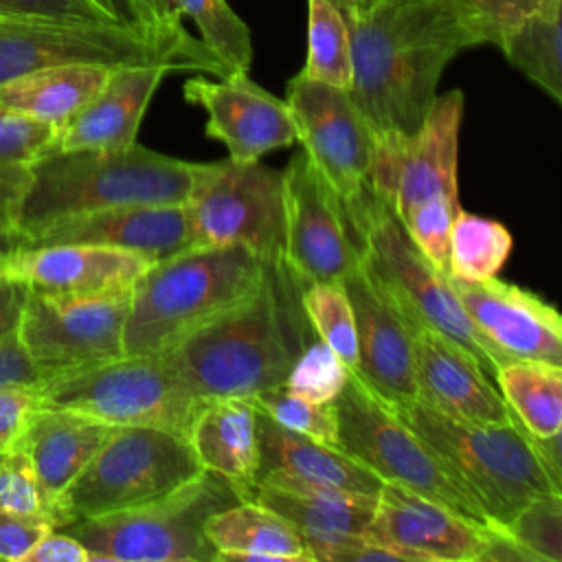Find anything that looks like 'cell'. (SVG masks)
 Listing matches in <instances>:
<instances>
[{
  "instance_id": "f6af8a7d",
  "label": "cell",
  "mask_w": 562,
  "mask_h": 562,
  "mask_svg": "<svg viewBox=\"0 0 562 562\" xmlns=\"http://www.w3.org/2000/svg\"><path fill=\"white\" fill-rule=\"evenodd\" d=\"M50 520L40 516H24L0 509V560L2 562H24L37 540L48 533Z\"/></svg>"
},
{
  "instance_id": "f1b7e54d",
  "label": "cell",
  "mask_w": 562,
  "mask_h": 562,
  "mask_svg": "<svg viewBox=\"0 0 562 562\" xmlns=\"http://www.w3.org/2000/svg\"><path fill=\"white\" fill-rule=\"evenodd\" d=\"M204 533L217 560L312 562L299 531L283 516L250 498L215 512L206 520Z\"/></svg>"
},
{
  "instance_id": "9a60e30c",
  "label": "cell",
  "mask_w": 562,
  "mask_h": 562,
  "mask_svg": "<svg viewBox=\"0 0 562 562\" xmlns=\"http://www.w3.org/2000/svg\"><path fill=\"white\" fill-rule=\"evenodd\" d=\"M463 90L437 92L415 132L375 143L371 189L402 220L426 200L459 202V134Z\"/></svg>"
},
{
  "instance_id": "f546056e",
  "label": "cell",
  "mask_w": 562,
  "mask_h": 562,
  "mask_svg": "<svg viewBox=\"0 0 562 562\" xmlns=\"http://www.w3.org/2000/svg\"><path fill=\"white\" fill-rule=\"evenodd\" d=\"M110 70L97 64H68L13 77L0 83V110L59 130L99 92Z\"/></svg>"
},
{
  "instance_id": "ac0fdd59",
  "label": "cell",
  "mask_w": 562,
  "mask_h": 562,
  "mask_svg": "<svg viewBox=\"0 0 562 562\" xmlns=\"http://www.w3.org/2000/svg\"><path fill=\"white\" fill-rule=\"evenodd\" d=\"M182 94L204 110L206 136L220 140L233 162H255L296 143L285 101L255 83L248 72L217 79L191 77Z\"/></svg>"
},
{
  "instance_id": "11a10c76",
  "label": "cell",
  "mask_w": 562,
  "mask_h": 562,
  "mask_svg": "<svg viewBox=\"0 0 562 562\" xmlns=\"http://www.w3.org/2000/svg\"><path fill=\"white\" fill-rule=\"evenodd\" d=\"M329 2H334V4L345 13V18H349V15L369 11L371 7H375V4L382 2V0H329Z\"/></svg>"
},
{
  "instance_id": "7dc6e473",
  "label": "cell",
  "mask_w": 562,
  "mask_h": 562,
  "mask_svg": "<svg viewBox=\"0 0 562 562\" xmlns=\"http://www.w3.org/2000/svg\"><path fill=\"white\" fill-rule=\"evenodd\" d=\"M44 382V375L31 360L29 351L24 349L18 329L9 331L0 338V386H40Z\"/></svg>"
},
{
  "instance_id": "603a6c76",
  "label": "cell",
  "mask_w": 562,
  "mask_h": 562,
  "mask_svg": "<svg viewBox=\"0 0 562 562\" xmlns=\"http://www.w3.org/2000/svg\"><path fill=\"white\" fill-rule=\"evenodd\" d=\"M97 244L158 261L189 248L184 204H140L92 211L59 220L29 244Z\"/></svg>"
},
{
  "instance_id": "3957f363",
  "label": "cell",
  "mask_w": 562,
  "mask_h": 562,
  "mask_svg": "<svg viewBox=\"0 0 562 562\" xmlns=\"http://www.w3.org/2000/svg\"><path fill=\"white\" fill-rule=\"evenodd\" d=\"M202 169L204 162L138 143L116 149H48L31 165L15 224L31 239L59 220L92 211L184 204Z\"/></svg>"
},
{
  "instance_id": "4fadbf2b",
  "label": "cell",
  "mask_w": 562,
  "mask_h": 562,
  "mask_svg": "<svg viewBox=\"0 0 562 562\" xmlns=\"http://www.w3.org/2000/svg\"><path fill=\"white\" fill-rule=\"evenodd\" d=\"M132 285L101 292H31L18 336L46 378L123 356Z\"/></svg>"
},
{
  "instance_id": "7402d4cb",
  "label": "cell",
  "mask_w": 562,
  "mask_h": 562,
  "mask_svg": "<svg viewBox=\"0 0 562 562\" xmlns=\"http://www.w3.org/2000/svg\"><path fill=\"white\" fill-rule=\"evenodd\" d=\"M342 285L356 318L358 364L353 371L386 406L415 400L417 384L411 325L362 270Z\"/></svg>"
},
{
  "instance_id": "74e56055",
  "label": "cell",
  "mask_w": 562,
  "mask_h": 562,
  "mask_svg": "<svg viewBox=\"0 0 562 562\" xmlns=\"http://www.w3.org/2000/svg\"><path fill=\"white\" fill-rule=\"evenodd\" d=\"M255 408L277 422L279 426L305 435L310 439L338 446V428L336 413L331 404H318L307 397H301L288 391L283 384L268 389L255 397H250Z\"/></svg>"
},
{
  "instance_id": "ffe728a7",
  "label": "cell",
  "mask_w": 562,
  "mask_h": 562,
  "mask_svg": "<svg viewBox=\"0 0 562 562\" xmlns=\"http://www.w3.org/2000/svg\"><path fill=\"white\" fill-rule=\"evenodd\" d=\"M248 498L283 516L303 538L312 562H334L347 542L367 531L375 509V496L283 474L259 479Z\"/></svg>"
},
{
  "instance_id": "2e32d148",
  "label": "cell",
  "mask_w": 562,
  "mask_h": 562,
  "mask_svg": "<svg viewBox=\"0 0 562 562\" xmlns=\"http://www.w3.org/2000/svg\"><path fill=\"white\" fill-rule=\"evenodd\" d=\"M296 143L318 176L342 202L371 187L375 134L349 90L305 77L301 70L285 86Z\"/></svg>"
},
{
  "instance_id": "52a82bcc",
  "label": "cell",
  "mask_w": 562,
  "mask_h": 562,
  "mask_svg": "<svg viewBox=\"0 0 562 562\" xmlns=\"http://www.w3.org/2000/svg\"><path fill=\"white\" fill-rule=\"evenodd\" d=\"M481 503L496 527H507L531 498L562 492L551 485L516 424H476L450 417L419 397L389 406Z\"/></svg>"
},
{
  "instance_id": "ab89813d",
  "label": "cell",
  "mask_w": 562,
  "mask_h": 562,
  "mask_svg": "<svg viewBox=\"0 0 562 562\" xmlns=\"http://www.w3.org/2000/svg\"><path fill=\"white\" fill-rule=\"evenodd\" d=\"M505 531L538 562H562V492L531 498L514 514Z\"/></svg>"
},
{
  "instance_id": "4316f807",
  "label": "cell",
  "mask_w": 562,
  "mask_h": 562,
  "mask_svg": "<svg viewBox=\"0 0 562 562\" xmlns=\"http://www.w3.org/2000/svg\"><path fill=\"white\" fill-rule=\"evenodd\" d=\"M114 428L75 411L40 406L31 415L18 446L29 457L44 492L59 507L64 490L88 465Z\"/></svg>"
},
{
  "instance_id": "d6986e66",
  "label": "cell",
  "mask_w": 562,
  "mask_h": 562,
  "mask_svg": "<svg viewBox=\"0 0 562 562\" xmlns=\"http://www.w3.org/2000/svg\"><path fill=\"white\" fill-rule=\"evenodd\" d=\"M450 285L472 325L509 360H542L562 367V318L540 294L498 277L452 279Z\"/></svg>"
},
{
  "instance_id": "836d02e7",
  "label": "cell",
  "mask_w": 562,
  "mask_h": 562,
  "mask_svg": "<svg viewBox=\"0 0 562 562\" xmlns=\"http://www.w3.org/2000/svg\"><path fill=\"white\" fill-rule=\"evenodd\" d=\"M512 250L514 237L503 222L459 209L448 237V277L463 281L496 277Z\"/></svg>"
},
{
  "instance_id": "484cf974",
  "label": "cell",
  "mask_w": 562,
  "mask_h": 562,
  "mask_svg": "<svg viewBox=\"0 0 562 562\" xmlns=\"http://www.w3.org/2000/svg\"><path fill=\"white\" fill-rule=\"evenodd\" d=\"M259 468L257 481L283 474L305 483L378 496L382 479L338 446L292 432L257 411Z\"/></svg>"
},
{
  "instance_id": "c3c4849f",
  "label": "cell",
  "mask_w": 562,
  "mask_h": 562,
  "mask_svg": "<svg viewBox=\"0 0 562 562\" xmlns=\"http://www.w3.org/2000/svg\"><path fill=\"white\" fill-rule=\"evenodd\" d=\"M24 562H90L86 547L64 529H50L31 549Z\"/></svg>"
},
{
  "instance_id": "5b68a950",
  "label": "cell",
  "mask_w": 562,
  "mask_h": 562,
  "mask_svg": "<svg viewBox=\"0 0 562 562\" xmlns=\"http://www.w3.org/2000/svg\"><path fill=\"white\" fill-rule=\"evenodd\" d=\"M68 64L162 66L169 72L233 75L200 37L184 26L169 31L134 29L116 22L50 18H0V83L13 77Z\"/></svg>"
},
{
  "instance_id": "5bb4252c",
  "label": "cell",
  "mask_w": 562,
  "mask_h": 562,
  "mask_svg": "<svg viewBox=\"0 0 562 562\" xmlns=\"http://www.w3.org/2000/svg\"><path fill=\"white\" fill-rule=\"evenodd\" d=\"M281 263L303 288L345 283L360 270V252L345 202L318 176L303 151L281 171Z\"/></svg>"
},
{
  "instance_id": "60d3db41",
  "label": "cell",
  "mask_w": 562,
  "mask_h": 562,
  "mask_svg": "<svg viewBox=\"0 0 562 562\" xmlns=\"http://www.w3.org/2000/svg\"><path fill=\"white\" fill-rule=\"evenodd\" d=\"M0 509L40 516L61 527V514L57 503L44 492L29 457L20 446L0 450Z\"/></svg>"
},
{
  "instance_id": "e575fe53",
  "label": "cell",
  "mask_w": 562,
  "mask_h": 562,
  "mask_svg": "<svg viewBox=\"0 0 562 562\" xmlns=\"http://www.w3.org/2000/svg\"><path fill=\"white\" fill-rule=\"evenodd\" d=\"M301 72L342 90L351 88L349 26L329 0H307V59Z\"/></svg>"
},
{
  "instance_id": "1f68e13d",
  "label": "cell",
  "mask_w": 562,
  "mask_h": 562,
  "mask_svg": "<svg viewBox=\"0 0 562 562\" xmlns=\"http://www.w3.org/2000/svg\"><path fill=\"white\" fill-rule=\"evenodd\" d=\"M498 48L531 83L562 103V0L512 26Z\"/></svg>"
},
{
  "instance_id": "cb8c5ba5",
  "label": "cell",
  "mask_w": 562,
  "mask_h": 562,
  "mask_svg": "<svg viewBox=\"0 0 562 562\" xmlns=\"http://www.w3.org/2000/svg\"><path fill=\"white\" fill-rule=\"evenodd\" d=\"M147 266L134 252L97 244H26L11 257L4 274L31 292H101L134 285Z\"/></svg>"
},
{
  "instance_id": "e0dca14e",
  "label": "cell",
  "mask_w": 562,
  "mask_h": 562,
  "mask_svg": "<svg viewBox=\"0 0 562 562\" xmlns=\"http://www.w3.org/2000/svg\"><path fill=\"white\" fill-rule=\"evenodd\" d=\"M496 529L384 481L364 533L400 551L406 562H483Z\"/></svg>"
},
{
  "instance_id": "4dcf8cb0",
  "label": "cell",
  "mask_w": 562,
  "mask_h": 562,
  "mask_svg": "<svg viewBox=\"0 0 562 562\" xmlns=\"http://www.w3.org/2000/svg\"><path fill=\"white\" fill-rule=\"evenodd\" d=\"M514 419L536 437L562 432V367L542 360H507L494 373Z\"/></svg>"
},
{
  "instance_id": "ba28073f",
  "label": "cell",
  "mask_w": 562,
  "mask_h": 562,
  "mask_svg": "<svg viewBox=\"0 0 562 562\" xmlns=\"http://www.w3.org/2000/svg\"><path fill=\"white\" fill-rule=\"evenodd\" d=\"M237 501L244 498L228 481L202 472L165 496L61 529L86 547L90 562H217L204 525Z\"/></svg>"
},
{
  "instance_id": "44dd1931",
  "label": "cell",
  "mask_w": 562,
  "mask_h": 562,
  "mask_svg": "<svg viewBox=\"0 0 562 562\" xmlns=\"http://www.w3.org/2000/svg\"><path fill=\"white\" fill-rule=\"evenodd\" d=\"M408 325L417 397L424 404L465 422L516 424L490 373L463 347L426 325Z\"/></svg>"
},
{
  "instance_id": "7bdbcfd3",
  "label": "cell",
  "mask_w": 562,
  "mask_h": 562,
  "mask_svg": "<svg viewBox=\"0 0 562 562\" xmlns=\"http://www.w3.org/2000/svg\"><path fill=\"white\" fill-rule=\"evenodd\" d=\"M0 18L116 22L92 0H0Z\"/></svg>"
},
{
  "instance_id": "816d5d0a",
  "label": "cell",
  "mask_w": 562,
  "mask_h": 562,
  "mask_svg": "<svg viewBox=\"0 0 562 562\" xmlns=\"http://www.w3.org/2000/svg\"><path fill=\"white\" fill-rule=\"evenodd\" d=\"M145 24L154 31H169L180 24V13L171 0H138Z\"/></svg>"
},
{
  "instance_id": "8d00e7d4",
  "label": "cell",
  "mask_w": 562,
  "mask_h": 562,
  "mask_svg": "<svg viewBox=\"0 0 562 562\" xmlns=\"http://www.w3.org/2000/svg\"><path fill=\"white\" fill-rule=\"evenodd\" d=\"M301 307L314 331L325 345H329L340 360L356 369L358 364V338L353 307L342 283L321 281L301 288Z\"/></svg>"
},
{
  "instance_id": "f907efd6",
  "label": "cell",
  "mask_w": 562,
  "mask_h": 562,
  "mask_svg": "<svg viewBox=\"0 0 562 562\" xmlns=\"http://www.w3.org/2000/svg\"><path fill=\"white\" fill-rule=\"evenodd\" d=\"M525 435H527V441H529V446L536 454V461L544 470L551 485L555 490H562V432L547 435V437H536V435H529L525 430Z\"/></svg>"
},
{
  "instance_id": "d4e9b609",
  "label": "cell",
  "mask_w": 562,
  "mask_h": 562,
  "mask_svg": "<svg viewBox=\"0 0 562 562\" xmlns=\"http://www.w3.org/2000/svg\"><path fill=\"white\" fill-rule=\"evenodd\" d=\"M167 72L162 66L112 68L99 92L57 130L50 149H116L136 143L145 110Z\"/></svg>"
},
{
  "instance_id": "f35d334b",
  "label": "cell",
  "mask_w": 562,
  "mask_h": 562,
  "mask_svg": "<svg viewBox=\"0 0 562 562\" xmlns=\"http://www.w3.org/2000/svg\"><path fill=\"white\" fill-rule=\"evenodd\" d=\"M349 367L321 338H310L292 362L283 386L318 404H331L349 380Z\"/></svg>"
},
{
  "instance_id": "30bf717a",
  "label": "cell",
  "mask_w": 562,
  "mask_h": 562,
  "mask_svg": "<svg viewBox=\"0 0 562 562\" xmlns=\"http://www.w3.org/2000/svg\"><path fill=\"white\" fill-rule=\"evenodd\" d=\"M202 472L187 437L151 426H116L59 496L61 527L154 501Z\"/></svg>"
},
{
  "instance_id": "8992f818",
  "label": "cell",
  "mask_w": 562,
  "mask_h": 562,
  "mask_svg": "<svg viewBox=\"0 0 562 562\" xmlns=\"http://www.w3.org/2000/svg\"><path fill=\"white\" fill-rule=\"evenodd\" d=\"M345 206L358 241L360 270L384 299L408 323L443 334L494 375L509 358L494 349L472 325L450 285V277L422 255L389 202L369 187Z\"/></svg>"
},
{
  "instance_id": "6da1fadb",
  "label": "cell",
  "mask_w": 562,
  "mask_h": 562,
  "mask_svg": "<svg viewBox=\"0 0 562 562\" xmlns=\"http://www.w3.org/2000/svg\"><path fill=\"white\" fill-rule=\"evenodd\" d=\"M347 26L349 94L375 143L415 132L446 66L465 48L494 44L490 24L461 0H382Z\"/></svg>"
},
{
  "instance_id": "b9f144b4",
  "label": "cell",
  "mask_w": 562,
  "mask_h": 562,
  "mask_svg": "<svg viewBox=\"0 0 562 562\" xmlns=\"http://www.w3.org/2000/svg\"><path fill=\"white\" fill-rule=\"evenodd\" d=\"M461 209L457 200H426L415 206L406 217L400 222L404 224L413 244L422 250V255L441 272L448 274V237L450 224Z\"/></svg>"
},
{
  "instance_id": "ee69618b",
  "label": "cell",
  "mask_w": 562,
  "mask_h": 562,
  "mask_svg": "<svg viewBox=\"0 0 562 562\" xmlns=\"http://www.w3.org/2000/svg\"><path fill=\"white\" fill-rule=\"evenodd\" d=\"M40 406L37 386H0V450L18 446L31 415Z\"/></svg>"
},
{
  "instance_id": "7c38bea8",
  "label": "cell",
  "mask_w": 562,
  "mask_h": 562,
  "mask_svg": "<svg viewBox=\"0 0 562 562\" xmlns=\"http://www.w3.org/2000/svg\"><path fill=\"white\" fill-rule=\"evenodd\" d=\"M189 246H241L281 259V171L255 162H204L187 202Z\"/></svg>"
},
{
  "instance_id": "db71d44e",
  "label": "cell",
  "mask_w": 562,
  "mask_h": 562,
  "mask_svg": "<svg viewBox=\"0 0 562 562\" xmlns=\"http://www.w3.org/2000/svg\"><path fill=\"white\" fill-rule=\"evenodd\" d=\"M26 244V235L15 224L0 220V274H4L11 257Z\"/></svg>"
},
{
  "instance_id": "681fc988",
  "label": "cell",
  "mask_w": 562,
  "mask_h": 562,
  "mask_svg": "<svg viewBox=\"0 0 562 562\" xmlns=\"http://www.w3.org/2000/svg\"><path fill=\"white\" fill-rule=\"evenodd\" d=\"M29 288L11 274H0V338L18 329Z\"/></svg>"
},
{
  "instance_id": "7a4b0ae2",
  "label": "cell",
  "mask_w": 562,
  "mask_h": 562,
  "mask_svg": "<svg viewBox=\"0 0 562 562\" xmlns=\"http://www.w3.org/2000/svg\"><path fill=\"white\" fill-rule=\"evenodd\" d=\"M310 334L301 285L279 259L266 263L261 281L244 301L162 356L200 400H250L283 384Z\"/></svg>"
},
{
  "instance_id": "9c48e42d",
  "label": "cell",
  "mask_w": 562,
  "mask_h": 562,
  "mask_svg": "<svg viewBox=\"0 0 562 562\" xmlns=\"http://www.w3.org/2000/svg\"><path fill=\"white\" fill-rule=\"evenodd\" d=\"M46 408H66L112 426H151L189 439L200 400L162 353L121 356L46 378Z\"/></svg>"
},
{
  "instance_id": "d6a6232c",
  "label": "cell",
  "mask_w": 562,
  "mask_h": 562,
  "mask_svg": "<svg viewBox=\"0 0 562 562\" xmlns=\"http://www.w3.org/2000/svg\"><path fill=\"white\" fill-rule=\"evenodd\" d=\"M55 136L50 123L0 110V220L15 224L31 165L53 147Z\"/></svg>"
},
{
  "instance_id": "f5cc1de1",
  "label": "cell",
  "mask_w": 562,
  "mask_h": 562,
  "mask_svg": "<svg viewBox=\"0 0 562 562\" xmlns=\"http://www.w3.org/2000/svg\"><path fill=\"white\" fill-rule=\"evenodd\" d=\"M92 2H97V4H99L112 20H116L119 24L154 31V29H149V26L145 24V18H143V11H140L138 0H92Z\"/></svg>"
},
{
  "instance_id": "8fae6325",
  "label": "cell",
  "mask_w": 562,
  "mask_h": 562,
  "mask_svg": "<svg viewBox=\"0 0 562 562\" xmlns=\"http://www.w3.org/2000/svg\"><path fill=\"white\" fill-rule=\"evenodd\" d=\"M338 448L382 481L404 485L485 527H496L481 503L446 470L435 452L351 369L334 400Z\"/></svg>"
},
{
  "instance_id": "d590c367",
  "label": "cell",
  "mask_w": 562,
  "mask_h": 562,
  "mask_svg": "<svg viewBox=\"0 0 562 562\" xmlns=\"http://www.w3.org/2000/svg\"><path fill=\"white\" fill-rule=\"evenodd\" d=\"M178 13L189 15L200 29V40L226 68L248 72L252 64V37L248 24L231 9L226 0H171Z\"/></svg>"
},
{
  "instance_id": "bcb514c9",
  "label": "cell",
  "mask_w": 562,
  "mask_h": 562,
  "mask_svg": "<svg viewBox=\"0 0 562 562\" xmlns=\"http://www.w3.org/2000/svg\"><path fill=\"white\" fill-rule=\"evenodd\" d=\"M472 11H476L494 33V46H498L501 37L516 26L527 15H533L547 9L555 0H461Z\"/></svg>"
},
{
  "instance_id": "277c9868",
  "label": "cell",
  "mask_w": 562,
  "mask_h": 562,
  "mask_svg": "<svg viewBox=\"0 0 562 562\" xmlns=\"http://www.w3.org/2000/svg\"><path fill=\"white\" fill-rule=\"evenodd\" d=\"M266 261L241 246H189L151 261L132 285L123 356L162 353L244 301Z\"/></svg>"
},
{
  "instance_id": "83f0119b",
  "label": "cell",
  "mask_w": 562,
  "mask_h": 562,
  "mask_svg": "<svg viewBox=\"0 0 562 562\" xmlns=\"http://www.w3.org/2000/svg\"><path fill=\"white\" fill-rule=\"evenodd\" d=\"M189 443L204 472L228 481L241 498L250 496L259 468L257 408L250 400H204L193 419Z\"/></svg>"
}]
</instances>
